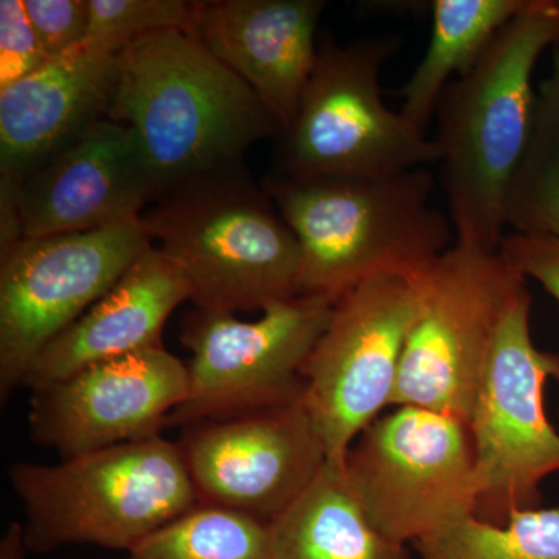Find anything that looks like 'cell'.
Returning a JSON list of instances; mask_svg holds the SVG:
<instances>
[{
    "instance_id": "6da1fadb",
    "label": "cell",
    "mask_w": 559,
    "mask_h": 559,
    "mask_svg": "<svg viewBox=\"0 0 559 559\" xmlns=\"http://www.w3.org/2000/svg\"><path fill=\"white\" fill-rule=\"evenodd\" d=\"M108 119L134 131L156 202L246 173L248 151L283 132L249 84L182 32L120 51Z\"/></svg>"
},
{
    "instance_id": "7a4b0ae2",
    "label": "cell",
    "mask_w": 559,
    "mask_h": 559,
    "mask_svg": "<svg viewBox=\"0 0 559 559\" xmlns=\"http://www.w3.org/2000/svg\"><path fill=\"white\" fill-rule=\"evenodd\" d=\"M549 47H559V0H525L441 94L433 143L459 245L498 252L506 237L503 193L532 127L533 72Z\"/></svg>"
},
{
    "instance_id": "3957f363",
    "label": "cell",
    "mask_w": 559,
    "mask_h": 559,
    "mask_svg": "<svg viewBox=\"0 0 559 559\" xmlns=\"http://www.w3.org/2000/svg\"><path fill=\"white\" fill-rule=\"evenodd\" d=\"M428 167L359 178L267 176L263 190L299 241L301 290L336 300L362 280H419L451 248V221L430 205Z\"/></svg>"
},
{
    "instance_id": "277c9868",
    "label": "cell",
    "mask_w": 559,
    "mask_h": 559,
    "mask_svg": "<svg viewBox=\"0 0 559 559\" xmlns=\"http://www.w3.org/2000/svg\"><path fill=\"white\" fill-rule=\"evenodd\" d=\"M9 477L24 503L25 543L35 554L69 544L130 554L200 506L179 444L160 436L58 465L14 463Z\"/></svg>"
},
{
    "instance_id": "5b68a950",
    "label": "cell",
    "mask_w": 559,
    "mask_h": 559,
    "mask_svg": "<svg viewBox=\"0 0 559 559\" xmlns=\"http://www.w3.org/2000/svg\"><path fill=\"white\" fill-rule=\"evenodd\" d=\"M142 219L197 310L263 311L304 294L299 241L248 173L165 198Z\"/></svg>"
},
{
    "instance_id": "8992f818",
    "label": "cell",
    "mask_w": 559,
    "mask_h": 559,
    "mask_svg": "<svg viewBox=\"0 0 559 559\" xmlns=\"http://www.w3.org/2000/svg\"><path fill=\"white\" fill-rule=\"evenodd\" d=\"M399 46L392 36L347 46L330 33L319 36L296 117L280 135L275 173L296 179L359 178L439 162L433 140L382 97V66Z\"/></svg>"
},
{
    "instance_id": "52a82bcc",
    "label": "cell",
    "mask_w": 559,
    "mask_h": 559,
    "mask_svg": "<svg viewBox=\"0 0 559 559\" xmlns=\"http://www.w3.org/2000/svg\"><path fill=\"white\" fill-rule=\"evenodd\" d=\"M502 253L454 242L421 278V310L401 359L392 406L468 423L500 322L525 286Z\"/></svg>"
},
{
    "instance_id": "ba28073f",
    "label": "cell",
    "mask_w": 559,
    "mask_h": 559,
    "mask_svg": "<svg viewBox=\"0 0 559 559\" xmlns=\"http://www.w3.org/2000/svg\"><path fill=\"white\" fill-rule=\"evenodd\" d=\"M527 288L500 322L468 429L474 448L476 516L503 525L511 511L539 507L540 484L559 473V432L546 412V385L559 381L558 353L536 347Z\"/></svg>"
},
{
    "instance_id": "9c48e42d",
    "label": "cell",
    "mask_w": 559,
    "mask_h": 559,
    "mask_svg": "<svg viewBox=\"0 0 559 559\" xmlns=\"http://www.w3.org/2000/svg\"><path fill=\"white\" fill-rule=\"evenodd\" d=\"M344 468L374 528L404 546L476 514L473 439L450 415L395 407L353 441Z\"/></svg>"
},
{
    "instance_id": "30bf717a",
    "label": "cell",
    "mask_w": 559,
    "mask_h": 559,
    "mask_svg": "<svg viewBox=\"0 0 559 559\" xmlns=\"http://www.w3.org/2000/svg\"><path fill=\"white\" fill-rule=\"evenodd\" d=\"M421 278L373 275L345 290L305 360V407L331 462H342L359 433L392 406L421 310Z\"/></svg>"
},
{
    "instance_id": "8fae6325",
    "label": "cell",
    "mask_w": 559,
    "mask_h": 559,
    "mask_svg": "<svg viewBox=\"0 0 559 559\" xmlns=\"http://www.w3.org/2000/svg\"><path fill=\"white\" fill-rule=\"evenodd\" d=\"M153 246L140 218L24 238L0 263V399L24 385L47 345L109 293Z\"/></svg>"
},
{
    "instance_id": "7c38bea8",
    "label": "cell",
    "mask_w": 559,
    "mask_h": 559,
    "mask_svg": "<svg viewBox=\"0 0 559 559\" xmlns=\"http://www.w3.org/2000/svg\"><path fill=\"white\" fill-rule=\"evenodd\" d=\"M334 301L323 294H300L264 308L253 322L194 308L180 336L191 353L189 395L167 426L299 399L305 390L301 369L329 325Z\"/></svg>"
},
{
    "instance_id": "4fadbf2b",
    "label": "cell",
    "mask_w": 559,
    "mask_h": 559,
    "mask_svg": "<svg viewBox=\"0 0 559 559\" xmlns=\"http://www.w3.org/2000/svg\"><path fill=\"white\" fill-rule=\"evenodd\" d=\"M186 428L178 444L201 506L261 524L288 509L329 460L304 395Z\"/></svg>"
},
{
    "instance_id": "5bb4252c",
    "label": "cell",
    "mask_w": 559,
    "mask_h": 559,
    "mask_svg": "<svg viewBox=\"0 0 559 559\" xmlns=\"http://www.w3.org/2000/svg\"><path fill=\"white\" fill-rule=\"evenodd\" d=\"M189 385V367L162 345L102 360L33 392L31 437L62 460L151 439Z\"/></svg>"
},
{
    "instance_id": "9a60e30c",
    "label": "cell",
    "mask_w": 559,
    "mask_h": 559,
    "mask_svg": "<svg viewBox=\"0 0 559 559\" xmlns=\"http://www.w3.org/2000/svg\"><path fill=\"white\" fill-rule=\"evenodd\" d=\"M14 198L22 237L43 238L140 218L156 191L134 131L105 117L28 173Z\"/></svg>"
},
{
    "instance_id": "2e32d148",
    "label": "cell",
    "mask_w": 559,
    "mask_h": 559,
    "mask_svg": "<svg viewBox=\"0 0 559 559\" xmlns=\"http://www.w3.org/2000/svg\"><path fill=\"white\" fill-rule=\"evenodd\" d=\"M325 7L323 0L194 2V38L249 84L285 132L318 58Z\"/></svg>"
},
{
    "instance_id": "e0dca14e",
    "label": "cell",
    "mask_w": 559,
    "mask_h": 559,
    "mask_svg": "<svg viewBox=\"0 0 559 559\" xmlns=\"http://www.w3.org/2000/svg\"><path fill=\"white\" fill-rule=\"evenodd\" d=\"M117 57L81 44L0 90V183L22 179L108 117Z\"/></svg>"
},
{
    "instance_id": "ac0fdd59",
    "label": "cell",
    "mask_w": 559,
    "mask_h": 559,
    "mask_svg": "<svg viewBox=\"0 0 559 559\" xmlns=\"http://www.w3.org/2000/svg\"><path fill=\"white\" fill-rule=\"evenodd\" d=\"M190 300L182 271L151 246L109 293L47 345L32 364L25 388H49L102 360L160 347L173 311Z\"/></svg>"
},
{
    "instance_id": "d6986e66",
    "label": "cell",
    "mask_w": 559,
    "mask_h": 559,
    "mask_svg": "<svg viewBox=\"0 0 559 559\" xmlns=\"http://www.w3.org/2000/svg\"><path fill=\"white\" fill-rule=\"evenodd\" d=\"M272 559H414L374 528L345 474L326 460L310 487L267 524Z\"/></svg>"
},
{
    "instance_id": "ffe728a7",
    "label": "cell",
    "mask_w": 559,
    "mask_h": 559,
    "mask_svg": "<svg viewBox=\"0 0 559 559\" xmlns=\"http://www.w3.org/2000/svg\"><path fill=\"white\" fill-rule=\"evenodd\" d=\"M524 5L525 0H436L429 47L401 91L400 112L426 132L452 76L473 68Z\"/></svg>"
},
{
    "instance_id": "44dd1931",
    "label": "cell",
    "mask_w": 559,
    "mask_h": 559,
    "mask_svg": "<svg viewBox=\"0 0 559 559\" xmlns=\"http://www.w3.org/2000/svg\"><path fill=\"white\" fill-rule=\"evenodd\" d=\"M503 226L559 240V47L536 91L527 142L502 202Z\"/></svg>"
},
{
    "instance_id": "7402d4cb",
    "label": "cell",
    "mask_w": 559,
    "mask_h": 559,
    "mask_svg": "<svg viewBox=\"0 0 559 559\" xmlns=\"http://www.w3.org/2000/svg\"><path fill=\"white\" fill-rule=\"evenodd\" d=\"M419 559H559V509H518L503 525L465 518L414 544Z\"/></svg>"
},
{
    "instance_id": "603a6c76",
    "label": "cell",
    "mask_w": 559,
    "mask_h": 559,
    "mask_svg": "<svg viewBox=\"0 0 559 559\" xmlns=\"http://www.w3.org/2000/svg\"><path fill=\"white\" fill-rule=\"evenodd\" d=\"M128 559H272L270 532L246 514L200 503L140 544Z\"/></svg>"
},
{
    "instance_id": "cb8c5ba5",
    "label": "cell",
    "mask_w": 559,
    "mask_h": 559,
    "mask_svg": "<svg viewBox=\"0 0 559 559\" xmlns=\"http://www.w3.org/2000/svg\"><path fill=\"white\" fill-rule=\"evenodd\" d=\"M162 32H182L194 38V2L91 0L90 28L83 44L120 55L135 40Z\"/></svg>"
},
{
    "instance_id": "d4e9b609",
    "label": "cell",
    "mask_w": 559,
    "mask_h": 559,
    "mask_svg": "<svg viewBox=\"0 0 559 559\" xmlns=\"http://www.w3.org/2000/svg\"><path fill=\"white\" fill-rule=\"evenodd\" d=\"M24 5L49 61L76 49L86 38L91 0H24Z\"/></svg>"
},
{
    "instance_id": "484cf974",
    "label": "cell",
    "mask_w": 559,
    "mask_h": 559,
    "mask_svg": "<svg viewBox=\"0 0 559 559\" xmlns=\"http://www.w3.org/2000/svg\"><path fill=\"white\" fill-rule=\"evenodd\" d=\"M49 58L25 11L24 0L0 2V90L27 79Z\"/></svg>"
},
{
    "instance_id": "4316f807",
    "label": "cell",
    "mask_w": 559,
    "mask_h": 559,
    "mask_svg": "<svg viewBox=\"0 0 559 559\" xmlns=\"http://www.w3.org/2000/svg\"><path fill=\"white\" fill-rule=\"evenodd\" d=\"M499 252L524 275L543 286L559 301V240L539 235L510 231L500 242Z\"/></svg>"
},
{
    "instance_id": "83f0119b",
    "label": "cell",
    "mask_w": 559,
    "mask_h": 559,
    "mask_svg": "<svg viewBox=\"0 0 559 559\" xmlns=\"http://www.w3.org/2000/svg\"><path fill=\"white\" fill-rule=\"evenodd\" d=\"M27 549L25 527L20 522H11L0 540V559H24Z\"/></svg>"
}]
</instances>
